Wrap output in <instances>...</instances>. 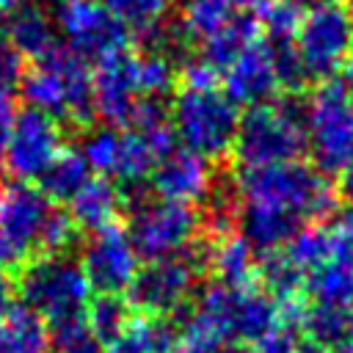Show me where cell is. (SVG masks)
<instances>
[{
    "instance_id": "cell-43",
    "label": "cell",
    "mask_w": 353,
    "mask_h": 353,
    "mask_svg": "<svg viewBox=\"0 0 353 353\" xmlns=\"http://www.w3.org/2000/svg\"><path fill=\"white\" fill-rule=\"evenodd\" d=\"M336 193L345 199V204L353 210V163L339 174V188H336Z\"/></svg>"
},
{
    "instance_id": "cell-10",
    "label": "cell",
    "mask_w": 353,
    "mask_h": 353,
    "mask_svg": "<svg viewBox=\"0 0 353 353\" xmlns=\"http://www.w3.org/2000/svg\"><path fill=\"white\" fill-rule=\"evenodd\" d=\"M55 28L66 41V50L83 61H105L119 55L130 44V30L116 19L105 0H58Z\"/></svg>"
},
{
    "instance_id": "cell-35",
    "label": "cell",
    "mask_w": 353,
    "mask_h": 353,
    "mask_svg": "<svg viewBox=\"0 0 353 353\" xmlns=\"http://www.w3.org/2000/svg\"><path fill=\"white\" fill-rule=\"evenodd\" d=\"M176 80V69L165 52L146 50L135 55V83L143 99H163Z\"/></svg>"
},
{
    "instance_id": "cell-36",
    "label": "cell",
    "mask_w": 353,
    "mask_h": 353,
    "mask_svg": "<svg viewBox=\"0 0 353 353\" xmlns=\"http://www.w3.org/2000/svg\"><path fill=\"white\" fill-rule=\"evenodd\" d=\"M50 347L55 353H99V342L94 339L85 314L50 325Z\"/></svg>"
},
{
    "instance_id": "cell-44",
    "label": "cell",
    "mask_w": 353,
    "mask_h": 353,
    "mask_svg": "<svg viewBox=\"0 0 353 353\" xmlns=\"http://www.w3.org/2000/svg\"><path fill=\"white\" fill-rule=\"evenodd\" d=\"M11 298H14V281H11V276L6 273V268H0V312L14 303Z\"/></svg>"
},
{
    "instance_id": "cell-27",
    "label": "cell",
    "mask_w": 353,
    "mask_h": 353,
    "mask_svg": "<svg viewBox=\"0 0 353 353\" xmlns=\"http://www.w3.org/2000/svg\"><path fill=\"white\" fill-rule=\"evenodd\" d=\"M154 165H157V154L149 146V141L130 127L121 130L113 179H119L124 188H135V185H143V179L152 174Z\"/></svg>"
},
{
    "instance_id": "cell-37",
    "label": "cell",
    "mask_w": 353,
    "mask_h": 353,
    "mask_svg": "<svg viewBox=\"0 0 353 353\" xmlns=\"http://www.w3.org/2000/svg\"><path fill=\"white\" fill-rule=\"evenodd\" d=\"M77 240V226L72 221V215L66 210H58L52 207L44 229H41V237H39V251L44 254H63L72 243Z\"/></svg>"
},
{
    "instance_id": "cell-14",
    "label": "cell",
    "mask_w": 353,
    "mask_h": 353,
    "mask_svg": "<svg viewBox=\"0 0 353 353\" xmlns=\"http://www.w3.org/2000/svg\"><path fill=\"white\" fill-rule=\"evenodd\" d=\"M223 77V94L240 108H256L265 102H273L281 91L273 47L259 36L251 41L243 52H237L221 72Z\"/></svg>"
},
{
    "instance_id": "cell-41",
    "label": "cell",
    "mask_w": 353,
    "mask_h": 353,
    "mask_svg": "<svg viewBox=\"0 0 353 353\" xmlns=\"http://www.w3.org/2000/svg\"><path fill=\"white\" fill-rule=\"evenodd\" d=\"M298 336L292 334V328H276L268 336H262L259 342H254V347L248 353H295L298 350Z\"/></svg>"
},
{
    "instance_id": "cell-29",
    "label": "cell",
    "mask_w": 353,
    "mask_h": 353,
    "mask_svg": "<svg viewBox=\"0 0 353 353\" xmlns=\"http://www.w3.org/2000/svg\"><path fill=\"white\" fill-rule=\"evenodd\" d=\"M232 3L229 0H182L179 14V30L188 41L204 44L210 36H215L229 19H232Z\"/></svg>"
},
{
    "instance_id": "cell-28",
    "label": "cell",
    "mask_w": 353,
    "mask_h": 353,
    "mask_svg": "<svg viewBox=\"0 0 353 353\" xmlns=\"http://www.w3.org/2000/svg\"><path fill=\"white\" fill-rule=\"evenodd\" d=\"M256 279L276 303L303 298V273L284 256L281 248L262 254V259L256 262Z\"/></svg>"
},
{
    "instance_id": "cell-2",
    "label": "cell",
    "mask_w": 353,
    "mask_h": 353,
    "mask_svg": "<svg viewBox=\"0 0 353 353\" xmlns=\"http://www.w3.org/2000/svg\"><path fill=\"white\" fill-rule=\"evenodd\" d=\"M22 91L30 108L52 116L55 121L88 127L97 116L88 63L66 47H55L44 58L33 61L22 74Z\"/></svg>"
},
{
    "instance_id": "cell-4",
    "label": "cell",
    "mask_w": 353,
    "mask_h": 353,
    "mask_svg": "<svg viewBox=\"0 0 353 353\" xmlns=\"http://www.w3.org/2000/svg\"><path fill=\"white\" fill-rule=\"evenodd\" d=\"M168 116L176 141H182L185 149L201 154L204 160L226 157L234 149L240 108L221 88H179Z\"/></svg>"
},
{
    "instance_id": "cell-5",
    "label": "cell",
    "mask_w": 353,
    "mask_h": 353,
    "mask_svg": "<svg viewBox=\"0 0 353 353\" xmlns=\"http://www.w3.org/2000/svg\"><path fill=\"white\" fill-rule=\"evenodd\" d=\"M130 201L127 234L138 254V259L157 262L182 254L199 232V212L190 204L179 201H149L143 185L124 188ZM124 201V204H127Z\"/></svg>"
},
{
    "instance_id": "cell-32",
    "label": "cell",
    "mask_w": 353,
    "mask_h": 353,
    "mask_svg": "<svg viewBox=\"0 0 353 353\" xmlns=\"http://www.w3.org/2000/svg\"><path fill=\"white\" fill-rule=\"evenodd\" d=\"M232 339L204 312H190L176 328V353H221Z\"/></svg>"
},
{
    "instance_id": "cell-50",
    "label": "cell",
    "mask_w": 353,
    "mask_h": 353,
    "mask_svg": "<svg viewBox=\"0 0 353 353\" xmlns=\"http://www.w3.org/2000/svg\"><path fill=\"white\" fill-rule=\"evenodd\" d=\"M295 353H325V350H323V347H317V345H312V342H301Z\"/></svg>"
},
{
    "instance_id": "cell-11",
    "label": "cell",
    "mask_w": 353,
    "mask_h": 353,
    "mask_svg": "<svg viewBox=\"0 0 353 353\" xmlns=\"http://www.w3.org/2000/svg\"><path fill=\"white\" fill-rule=\"evenodd\" d=\"M196 279H199V268L188 259L185 251L168 259L146 262L143 268H138L127 290V303L138 314L168 317L171 312H179L190 301Z\"/></svg>"
},
{
    "instance_id": "cell-38",
    "label": "cell",
    "mask_w": 353,
    "mask_h": 353,
    "mask_svg": "<svg viewBox=\"0 0 353 353\" xmlns=\"http://www.w3.org/2000/svg\"><path fill=\"white\" fill-rule=\"evenodd\" d=\"M325 232H328L331 262L353 265V210L336 212L331 221H325Z\"/></svg>"
},
{
    "instance_id": "cell-6",
    "label": "cell",
    "mask_w": 353,
    "mask_h": 353,
    "mask_svg": "<svg viewBox=\"0 0 353 353\" xmlns=\"http://www.w3.org/2000/svg\"><path fill=\"white\" fill-rule=\"evenodd\" d=\"M22 303L30 306L47 325L83 317L91 303V284L77 259L66 254H44L19 276Z\"/></svg>"
},
{
    "instance_id": "cell-1",
    "label": "cell",
    "mask_w": 353,
    "mask_h": 353,
    "mask_svg": "<svg viewBox=\"0 0 353 353\" xmlns=\"http://www.w3.org/2000/svg\"><path fill=\"white\" fill-rule=\"evenodd\" d=\"M234 188L240 204L262 207L301 223H325L336 215L339 207L336 188L320 171L301 160L240 168L234 174Z\"/></svg>"
},
{
    "instance_id": "cell-49",
    "label": "cell",
    "mask_w": 353,
    "mask_h": 353,
    "mask_svg": "<svg viewBox=\"0 0 353 353\" xmlns=\"http://www.w3.org/2000/svg\"><path fill=\"white\" fill-rule=\"evenodd\" d=\"M331 353H353V336H345L339 345L331 347Z\"/></svg>"
},
{
    "instance_id": "cell-22",
    "label": "cell",
    "mask_w": 353,
    "mask_h": 353,
    "mask_svg": "<svg viewBox=\"0 0 353 353\" xmlns=\"http://www.w3.org/2000/svg\"><path fill=\"white\" fill-rule=\"evenodd\" d=\"M8 41L17 47V52L25 58H44L50 50H55V25L50 22V17L36 8V6H25L17 14L8 17V28H6Z\"/></svg>"
},
{
    "instance_id": "cell-40",
    "label": "cell",
    "mask_w": 353,
    "mask_h": 353,
    "mask_svg": "<svg viewBox=\"0 0 353 353\" xmlns=\"http://www.w3.org/2000/svg\"><path fill=\"white\" fill-rule=\"evenodd\" d=\"M179 77H182V88H193V91L218 88V69L210 66L204 58L185 61V66L179 69Z\"/></svg>"
},
{
    "instance_id": "cell-18",
    "label": "cell",
    "mask_w": 353,
    "mask_h": 353,
    "mask_svg": "<svg viewBox=\"0 0 353 353\" xmlns=\"http://www.w3.org/2000/svg\"><path fill=\"white\" fill-rule=\"evenodd\" d=\"M124 204L121 188L108 176H91L72 199H69V215L77 226V232H99L110 223H116V215Z\"/></svg>"
},
{
    "instance_id": "cell-45",
    "label": "cell",
    "mask_w": 353,
    "mask_h": 353,
    "mask_svg": "<svg viewBox=\"0 0 353 353\" xmlns=\"http://www.w3.org/2000/svg\"><path fill=\"white\" fill-rule=\"evenodd\" d=\"M345 91H347V97H353V52L345 58V63L339 66V80H336Z\"/></svg>"
},
{
    "instance_id": "cell-26",
    "label": "cell",
    "mask_w": 353,
    "mask_h": 353,
    "mask_svg": "<svg viewBox=\"0 0 353 353\" xmlns=\"http://www.w3.org/2000/svg\"><path fill=\"white\" fill-rule=\"evenodd\" d=\"M262 33H259V25L256 19L251 17H232L215 36H210L204 44H201V58L218 69V74L223 72V66L237 55L243 52L251 41H256Z\"/></svg>"
},
{
    "instance_id": "cell-3",
    "label": "cell",
    "mask_w": 353,
    "mask_h": 353,
    "mask_svg": "<svg viewBox=\"0 0 353 353\" xmlns=\"http://www.w3.org/2000/svg\"><path fill=\"white\" fill-rule=\"evenodd\" d=\"M232 152L240 168L301 160V154H306L303 105L292 97H284L248 108V113L240 116Z\"/></svg>"
},
{
    "instance_id": "cell-46",
    "label": "cell",
    "mask_w": 353,
    "mask_h": 353,
    "mask_svg": "<svg viewBox=\"0 0 353 353\" xmlns=\"http://www.w3.org/2000/svg\"><path fill=\"white\" fill-rule=\"evenodd\" d=\"M22 256L17 254V248L8 243V237L0 232V268H6V265H14V262H19Z\"/></svg>"
},
{
    "instance_id": "cell-48",
    "label": "cell",
    "mask_w": 353,
    "mask_h": 353,
    "mask_svg": "<svg viewBox=\"0 0 353 353\" xmlns=\"http://www.w3.org/2000/svg\"><path fill=\"white\" fill-rule=\"evenodd\" d=\"M232 8H240V11H259L268 0H229Z\"/></svg>"
},
{
    "instance_id": "cell-20",
    "label": "cell",
    "mask_w": 353,
    "mask_h": 353,
    "mask_svg": "<svg viewBox=\"0 0 353 353\" xmlns=\"http://www.w3.org/2000/svg\"><path fill=\"white\" fill-rule=\"evenodd\" d=\"M50 325L25 303L0 312V353H50Z\"/></svg>"
},
{
    "instance_id": "cell-51",
    "label": "cell",
    "mask_w": 353,
    "mask_h": 353,
    "mask_svg": "<svg viewBox=\"0 0 353 353\" xmlns=\"http://www.w3.org/2000/svg\"><path fill=\"white\" fill-rule=\"evenodd\" d=\"M347 334L353 336V306H350V312H347Z\"/></svg>"
},
{
    "instance_id": "cell-9",
    "label": "cell",
    "mask_w": 353,
    "mask_h": 353,
    "mask_svg": "<svg viewBox=\"0 0 353 353\" xmlns=\"http://www.w3.org/2000/svg\"><path fill=\"white\" fill-rule=\"evenodd\" d=\"M199 312L210 314L232 342H259L270 331L281 328L279 303L256 284L248 287H226V284H210L196 303Z\"/></svg>"
},
{
    "instance_id": "cell-24",
    "label": "cell",
    "mask_w": 353,
    "mask_h": 353,
    "mask_svg": "<svg viewBox=\"0 0 353 353\" xmlns=\"http://www.w3.org/2000/svg\"><path fill=\"white\" fill-rule=\"evenodd\" d=\"M303 290L314 303L347 312L353 306V265L325 262L312 273H306Z\"/></svg>"
},
{
    "instance_id": "cell-23",
    "label": "cell",
    "mask_w": 353,
    "mask_h": 353,
    "mask_svg": "<svg viewBox=\"0 0 353 353\" xmlns=\"http://www.w3.org/2000/svg\"><path fill=\"white\" fill-rule=\"evenodd\" d=\"M105 6L127 30H135L146 50L163 52V17L168 14L171 0H105Z\"/></svg>"
},
{
    "instance_id": "cell-16",
    "label": "cell",
    "mask_w": 353,
    "mask_h": 353,
    "mask_svg": "<svg viewBox=\"0 0 353 353\" xmlns=\"http://www.w3.org/2000/svg\"><path fill=\"white\" fill-rule=\"evenodd\" d=\"M94 85V113L108 121V127H127L130 116L143 99L138 94L135 83V55L130 50L110 55L97 63V72L91 74Z\"/></svg>"
},
{
    "instance_id": "cell-17",
    "label": "cell",
    "mask_w": 353,
    "mask_h": 353,
    "mask_svg": "<svg viewBox=\"0 0 353 353\" xmlns=\"http://www.w3.org/2000/svg\"><path fill=\"white\" fill-rule=\"evenodd\" d=\"M149 179H152V190L160 199L193 204V201H201L207 196L215 174H212L210 160H204L201 154H196L185 146H176L171 154L157 160Z\"/></svg>"
},
{
    "instance_id": "cell-7",
    "label": "cell",
    "mask_w": 353,
    "mask_h": 353,
    "mask_svg": "<svg viewBox=\"0 0 353 353\" xmlns=\"http://www.w3.org/2000/svg\"><path fill=\"white\" fill-rule=\"evenodd\" d=\"M306 152L323 176L342 174L353 163V99L336 80L320 83L303 105Z\"/></svg>"
},
{
    "instance_id": "cell-8",
    "label": "cell",
    "mask_w": 353,
    "mask_h": 353,
    "mask_svg": "<svg viewBox=\"0 0 353 353\" xmlns=\"http://www.w3.org/2000/svg\"><path fill=\"white\" fill-rule=\"evenodd\" d=\"M295 55L306 77L331 80L353 52V17L339 0H314L295 33Z\"/></svg>"
},
{
    "instance_id": "cell-19",
    "label": "cell",
    "mask_w": 353,
    "mask_h": 353,
    "mask_svg": "<svg viewBox=\"0 0 353 353\" xmlns=\"http://www.w3.org/2000/svg\"><path fill=\"white\" fill-rule=\"evenodd\" d=\"M207 270L215 273L218 284L226 287H248L256 284V256L248 240L237 232L210 240V259Z\"/></svg>"
},
{
    "instance_id": "cell-47",
    "label": "cell",
    "mask_w": 353,
    "mask_h": 353,
    "mask_svg": "<svg viewBox=\"0 0 353 353\" xmlns=\"http://www.w3.org/2000/svg\"><path fill=\"white\" fill-rule=\"evenodd\" d=\"M25 6H28V0H0V17H11Z\"/></svg>"
},
{
    "instance_id": "cell-21",
    "label": "cell",
    "mask_w": 353,
    "mask_h": 353,
    "mask_svg": "<svg viewBox=\"0 0 353 353\" xmlns=\"http://www.w3.org/2000/svg\"><path fill=\"white\" fill-rule=\"evenodd\" d=\"M113 353H176V325L168 317L132 314Z\"/></svg>"
},
{
    "instance_id": "cell-15",
    "label": "cell",
    "mask_w": 353,
    "mask_h": 353,
    "mask_svg": "<svg viewBox=\"0 0 353 353\" xmlns=\"http://www.w3.org/2000/svg\"><path fill=\"white\" fill-rule=\"evenodd\" d=\"M52 212V201L33 182L8 179L0 185V232L19 256L39 248L41 229Z\"/></svg>"
},
{
    "instance_id": "cell-42",
    "label": "cell",
    "mask_w": 353,
    "mask_h": 353,
    "mask_svg": "<svg viewBox=\"0 0 353 353\" xmlns=\"http://www.w3.org/2000/svg\"><path fill=\"white\" fill-rule=\"evenodd\" d=\"M14 119H17L14 102L8 97H0V165L6 160V146H8V135H11V127H14Z\"/></svg>"
},
{
    "instance_id": "cell-25",
    "label": "cell",
    "mask_w": 353,
    "mask_h": 353,
    "mask_svg": "<svg viewBox=\"0 0 353 353\" xmlns=\"http://www.w3.org/2000/svg\"><path fill=\"white\" fill-rule=\"evenodd\" d=\"M39 179H41L39 188L44 190V196L50 201H69L91 179V168L85 163V157L80 154V149L63 146Z\"/></svg>"
},
{
    "instance_id": "cell-12",
    "label": "cell",
    "mask_w": 353,
    "mask_h": 353,
    "mask_svg": "<svg viewBox=\"0 0 353 353\" xmlns=\"http://www.w3.org/2000/svg\"><path fill=\"white\" fill-rule=\"evenodd\" d=\"M61 149H63L61 121H55L52 116L36 108H25L14 119L3 165L14 179L33 182L47 171V165L58 157Z\"/></svg>"
},
{
    "instance_id": "cell-30",
    "label": "cell",
    "mask_w": 353,
    "mask_h": 353,
    "mask_svg": "<svg viewBox=\"0 0 353 353\" xmlns=\"http://www.w3.org/2000/svg\"><path fill=\"white\" fill-rule=\"evenodd\" d=\"M130 303L121 295H97L85 309V323L99 347H113L130 323Z\"/></svg>"
},
{
    "instance_id": "cell-31",
    "label": "cell",
    "mask_w": 353,
    "mask_h": 353,
    "mask_svg": "<svg viewBox=\"0 0 353 353\" xmlns=\"http://www.w3.org/2000/svg\"><path fill=\"white\" fill-rule=\"evenodd\" d=\"M284 256L303 273H312L314 268L331 262V248H328V232L325 223H303L290 243L284 245Z\"/></svg>"
},
{
    "instance_id": "cell-39",
    "label": "cell",
    "mask_w": 353,
    "mask_h": 353,
    "mask_svg": "<svg viewBox=\"0 0 353 353\" xmlns=\"http://www.w3.org/2000/svg\"><path fill=\"white\" fill-rule=\"evenodd\" d=\"M22 55L17 47L8 41L6 30H0V97H8L19 83H22Z\"/></svg>"
},
{
    "instance_id": "cell-13",
    "label": "cell",
    "mask_w": 353,
    "mask_h": 353,
    "mask_svg": "<svg viewBox=\"0 0 353 353\" xmlns=\"http://www.w3.org/2000/svg\"><path fill=\"white\" fill-rule=\"evenodd\" d=\"M80 268L99 295H121L130 290L138 273V254L130 243L124 226L110 223L94 234H88L80 256Z\"/></svg>"
},
{
    "instance_id": "cell-33",
    "label": "cell",
    "mask_w": 353,
    "mask_h": 353,
    "mask_svg": "<svg viewBox=\"0 0 353 353\" xmlns=\"http://www.w3.org/2000/svg\"><path fill=\"white\" fill-rule=\"evenodd\" d=\"M303 11L306 6L301 0H268L259 8V33H265L268 44H292L303 22Z\"/></svg>"
},
{
    "instance_id": "cell-34",
    "label": "cell",
    "mask_w": 353,
    "mask_h": 353,
    "mask_svg": "<svg viewBox=\"0 0 353 353\" xmlns=\"http://www.w3.org/2000/svg\"><path fill=\"white\" fill-rule=\"evenodd\" d=\"M298 328L306 334V342L325 350V347L339 345L347 336V312L312 303V306L303 309V317H301Z\"/></svg>"
},
{
    "instance_id": "cell-52",
    "label": "cell",
    "mask_w": 353,
    "mask_h": 353,
    "mask_svg": "<svg viewBox=\"0 0 353 353\" xmlns=\"http://www.w3.org/2000/svg\"><path fill=\"white\" fill-rule=\"evenodd\" d=\"M345 8L350 11V17H353V0H345Z\"/></svg>"
}]
</instances>
